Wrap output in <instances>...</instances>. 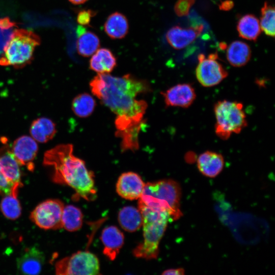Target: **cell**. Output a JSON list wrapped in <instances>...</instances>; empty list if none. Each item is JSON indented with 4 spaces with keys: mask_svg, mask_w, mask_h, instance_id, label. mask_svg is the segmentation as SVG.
Here are the masks:
<instances>
[{
    "mask_svg": "<svg viewBox=\"0 0 275 275\" xmlns=\"http://www.w3.org/2000/svg\"><path fill=\"white\" fill-rule=\"evenodd\" d=\"M129 23L127 17L123 14L115 12L111 14L104 24V31L111 39H120L128 34Z\"/></svg>",
    "mask_w": 275,
    "mask_h": 275,
    "instance_id": "obj_19",
    "label": "cell"
},
{
    "mask_svg": "<svg viewBox=\"0 0 275 275\" xmlns=\"http://www.w3.org/2000/svg\"><path fill=\"white\" fill-rule=\"evenodd\" d=\"M96 106L93 97L88 93H81L77 95L72 100L71 108L77 116L85 118L90 116Z\"/></svg>",
    "mask_w": 275,
    "mask_h": 275,
    "instance_id": "obj_26",
    "label": "cell"
},
{
    "mask_svg": "<svg viewBox=\"0 0 275 275\" xmlns=\"http://www.w3.org/2000/svg\"><path fill=\"white\" fill-rule=\"evenodd\" d=\"M90 86L92 93L116 115V135L141 129L147 104L136 97L150 90L147 81L129 74L116 77L98 73Z\"/></svg>",
    "mask_w": 275,
    "mask_h": 275,
    "instance_id": "obj_1",
    "label": "cell"
},
{
    "mask_svg": "<svg viewBox=\"0 0 275 275\" xmlns=\"http://www.w3.org/2000/svg\"><path fill=\"white\" fill-rule=\"evenodd\" d=\"M3 146L0 148V166L7 178L15 185L22 186L20 164L13 155L7 139H2Z\"/></svg>",
    "mask_w": 275,
    "mask_h": 275,
    "instance_id": "obj_15",
    "label": "cell"
},
{
    "mask_svg": "<svg viewBox=\"0 0 275 275\" xmlns=\"http://www.w3.org/2000/svg\"><path fill=\"white\" fill-rule=\"evenodd\" d=\"M181 195L178 182L171 179H162L145 183L138 202L152 209L166 211L172 221H176L182 215Z\"/></svg>",
    "mask_w": 275,
    "mask_h": 275,
    "instance_id": "obj_4",
    "label": "cell"
},
{
    "mask_svg": "<svg viewBox=\"0 0 275 275\" xmlns=\"http://www.w3.org/2000/svg\"><path fill=\"white\" fill-rule=\"evenodd\" d=\"M185 270L183 268H172L164 270L162 274L164 275H183Z\"/></svg>",
    "mask_w": 275,
    "mask_h": 275,
    "instance_id": "obj_32",
    "label": "cell"
},
{
    "mask_svg": "<svg viewBox=\"0 0 275 275\" xmlns=\"http://www.w3.org/2000/svg\"><path fill=\"white\" fill-rule=\"evenodd\" d=\"M117 65V59L112 51L106 48H99L91 57L89 67L98 73H109Z\"/></svg>",
    "mask_w": 275,
    "mask_h": 275,
    "instance_id": "obj_18",
    "label": "cell"
},
{
    "mask_svg": "<svg viewBox=\"0 0 275 275\" xmlns=\"http://www.w3.org/2000/svg\"><path fill=\"white\" fill-rule=\"evenodd\" d=\"M251 57V50L248 44L235 41L228 47L226 57L228 62L233 67H240L246 64Z\"/></svg>",
    "mask_w": 275,
    "mask_h": 275,
    "instance_id": "obj_22",
    "label": "cell"
},
{
    "mask_svg": "<svg viewBox=\"0 0 275 275\" xmlns=\"http://www.w3.org/2000/svg\"><path fill=\"white\" fill-rule=\"evenodd\" d=\"M100 239L103 245V254L110 260H115L124 244L123 233L114 226L106 227L101 232Z\"/></svg>",
    "mask_w": 275,
    "mask_h": 275,
    "instance_id": "obj_17",
    "label": "cell"
},
{
    "mask_svg": "<svg viewBox=\"0 0 275 275\" xmlns=\"http://www.w3.org/2000/svg\"><path fill=\"white\" fill-rule=\"evenodd\" d=\"M45 263L43 252L36 246L27 249L17 259L16 266L19 272L24 274H38Z\"/></svg>",
    "mask_w": 275,
    "mask_h": 275,
    "instance_id": "obj_14",
    "label": "cell"
},
{
    "mask_svg": "<svg viewBox=\"0 0 275 275\" xmlns=\"http://www.w3.org/2000/svg\"><path fill=\"white\" fill-rule=\"evenodd\" d=\"M21 186L14 184L7 178L0 166V195L18 194V189Z\"/></svg>",
    "mask_w": 275,
    "mask_h": 275,
    "instance_id": "obj_29",
    "label": "cell"
},
{
    "mask_svg": "<svg viewBox=\"0 0 275 275\" xmlns=\"http://www.w3.org/2000/svg\"><path fill=\"white\" fill-rule=\"evenodd\" d=\"M15 25L13 22H11L8 18L0 19V28L2 30H7Z\"/></svg>",
    "mask_w": 275,
    "mask_h": 275,
    "instance_id": "obj_33",
    "label": "cell"
},
{
    "mask_svg": "<svg viewBox=\"0 0 275 275\" xmlns=\"http://www.w3.org/2000/svg\"><path fill=\"white\" fill-rule=\"evenodd\" d=\"M64 207L61 200L47 199L38 205L32 211L30 219L37 226L44 230L61 229Z\"/></svg>",
    "mask_w": 275,
    "mask_h": 275,
    "instance_id": "obj_8",
    "label": "cell"
},
{
    "mask_svg": "<svg viewBox=\"0 0 275 275\" xmlns=\"http://www.w3.org/2000/svg\"><path fill=\"white\" fill-rule=\"evenodd\" d=\"M11 149L20 165L25 166L30 171H34V161L39 149L37 142L32 136L22 135L17 138Z\"/></svg>",
    "mask_w": 275,
    "mask_h": 275,
    "instance_id": "obj_11",
    "label": "cell"
},
{
    "mask_svg": "<svg viewBox=\"0 0 275 275\" xmlns=\"http://www.w3.org/2000/svg\"><path fill=\"white\" fill-rule=\"evenodd\" d=\"M161 94L167 107L187 108L196 98L195 89L189 83L177 84Z\"/></svg>",
    "mask_w": 275,
    "mask_h": 275,
    "instance_id": "obj_10",
    "label": "cell"
},
{
    "mask_svg": "<svg viewBox=\"0 0 275 275\" xmlns=\"http://www.w3.org/2000/svg\"><path fill=\"white\" fill-rule=\"evenodd\" d=\"M145 183L141 176L133 172L122 174L116 184V191L122 198L129 200L139 199L143 191Z\"/></svg>",
    "mask_w": 275,
    "mask_h": 275,
    "instance_id": "obj_13",
    "label": "cell"
},
{
    "mask_svg": "<svg viewBox=\"0 0 275 275\" xmlns=\"http://www.w3.org/2000/svg\"><path fill=\"white\" fill-rule=\"evenodd\" d=\"M43 164L53 169V181L73 189L79 197L92 201L97 197L93 174L85 161L73 154L71 144H61L45 152Z\"/></svg>",
    "mask_w": 275,
    "mask_h": 275,
    "instance_id": "obj_2",
    "label": "cell"
},
{
    "mask_svg": "<svg viewBox=\"0 0 275 275\" xmlns=\"http://www.w3.org/2000/svg\"><path fill=\"white\" fill-rule=\"evenodd\" d=\"M195 0H177L174 6V11L178 16L187 15Z\"/></svg>",
    "mask_w": 275,
    "mask_h": 275,
    "instance_id": "obj_30",
    "label": "cell"
},
{
    "mask_svg": "<svg viewBox=\"0 0 275 275\" xmlns=\"http://www.w3.org/2000/svg\"><path fill=\"white\" fill-rule=\"evenodd\" d=\"M260 28L267 36H274V7L268 2L264 3L261 9Z\"/></svg>",
    "mask_w": 275,
    "mask_h": 275,
    "instance_id": "obj_28",
    "label": "cell"
},
{
    "mask_svg": "<svg viewBox=\"0 0 275 275\" xmlns=\"http://www.w3.org/2000/svg\"><path fill=\"white\" fill-rule=\"evenodd\" d=\"M70 3L74 5H80L84 4L88 0H68Z\"/></svg>",
    "mask_w": 275,
    "mask_h": 275,
    "instance_id": "obj_35",
    "label": "cell"
},
{
    "mask_svg": "<svg viewBox=\"0 0 275 275\" xmlns=\"http://www.w3.org/2000/svg\"><path fill=\"white\" fill-rule=\"evenodd\" d=\"M96 15V12L92 10H80L77 16V22L82 26L88 25L92 19V18Z\"/></svg>",
    "mask_w": 275,
    "mask_h": 275,
    "instance_id": "obj_31",
    "label": "cell"
},
{
    "mask_svg": "<svg viewBox=\"0 0 275 275\" xmlns=\"http://www.w3.org/2000/svg\"><path fill=\"white\" fill-rule=\"evenodd\" d=\"M198 58L199 63L196 69V76L204 87L215 86L227 77V71L217 60V53L210 54L207 58L201 54Z\"/></svg>",
    "mask_w": 275,
    "mask_h": 275,
    "instance_id": "obj_9",
    "label": "cell"
},
{
    "mask_svg": "<svg viewBox=\"0 0 275 275\" xmlns=\"http://www.w3.org/2000/svg\"><path fill=\"white\" fill-rule=\"evenodd\" d=\"M18 194L4 196L0 203V209L7 218L14 220L20 216L21 207L17 198Z\"/></svg>",
    "mask_w": 275,
    "mask_h": 275,
    "instance_id": "obj_27",
    "label": "cell"
},
{
    "mask_svg": "<svg viewBox=\"0 0 275 275\" xmlns=\"http://www.w3.org/2000/svg\"><path fill=\"white\" fill-rule=\"evenodd\" d=\"M58 275H96L100 274L97 257L89 251H79L58 261L55 264Z\"/></svg>",
    "mask_w": 275,
    "mask_h": 275,
    "instance_id": "obj_7",
    "label": "cell"
},
{
    "mask_svg": "<svg viewBox=\"0 0 275 275\" xmlns=\"http://www.w3.org/2000/svg\"><path fill=\"white\" fill-rule=\"evenodd\" d=\"M234 6V3L232 1L227 0L222 2L219 7L221 10L224 11L230 10Z\"/></svg>",
    "mask_w": 275,
    "mask_h": 275,
    "instance_id": "obj_34",
    "label": "cell"
},
{
    "mask_svg": "<svg viewBox=\"0 0 275 275\" xmlns=\"http://www.w3.org/2000/svg\"><path fill=\"white\" fill-rule=\"evenodd\" d=\"M237 30L240 37L255 41L261 33L259 20L253 14H246L238 20Z\"/></svg>",
    "mask_w": 275,
    "mask_h": 275,
    "instance_id": "obj_24",
    "label": "cell"
},
{
    "mask_svg": "<svg viewBox=\"0 0 275 275\" xmlns=\"http://www.w3.org/2000/svg\"><path fill=\"white\" fill-rule=\"evenodd\" d=\"M83 214L79 208L72 205L64 206L62 216V227L68 231H76L81 228Z\"/></svg>",
    "mask_w": 275,
    "mask_h": 275,
    "instance_id": "obj_25",
    "label": "cell"
},
{
    "mask_svg": "<svg viewBox=\"0 0 275 275\" xmlns=\"http://www.w3.org/2000/svg\"><path fill=\"white\" fill-rule=\"evenodd\" d=\"M41 43L39 36L33 31L24 29L15 30L5 43L0 56V65L22 68L33 59L37 46Z\"/></svg>",
    "mask_w": 275,
    "mask_h": 275,
    "instance_id": "obj_5",
    "label": "cell"
},
{
    "mask_svg": "<svg viewBox=\"0 0 275 275\" xmlns=\"http://www.w3.org/2000/svg\"><path fill=\"white\" fill-rule=\"evenodd\" d=\"M203 29L202 24L188 28L174 26L166 33V40L173 48L181 49L194 42L201 34Z\"/></svg>",
    "mask_w": 275,
    "mask_h": 275,
    "instance_id": "obj_12",
    "label": "cell"
},
{
    "mask_svg": "<svg viewBox=\"0 0 275 275\" xmlns=\"http://www.w3.org/2000/svg\"><path fill=\"white\" fill-rule=\"evenodd\" d=\"M118 221L124 230L132 232L140 229L142 226V216L139 209L133 206L123 207L118 213Z\"/></svg>",
    "mask_w": 275,
    "mask_h": 275,
    "instance_id": "obj_23",
    "label": "cell"
},
{
    "mask_svg": "<svg viewBox=\"0 0 275 275\" xmlns=\"http://www.w3.org/2000/svg\"><path fill=\"white\" fill-rule=\"evenodd\" d=\"M197 166L199 171L203 176L213 178L222 172L225 166V159L222 154L208 150L199 155Z\"/></svg>",
    "mask_w": 275,
    "mask_h": 275,
    "instance_id": "obj_16",
    "label": "cell"
},
{
    "mask_svg": "<svg viewBox=\"0 0 275 275\" xmlns=\"http://www.w3.org/2000/svg\"><path fill=\"white\" fill-rule=\"evenodd\" d=\"M138 208L142 216L143 240L133 249V254L139 258L156 259L170 215L166 211L152 209L139 202Z\"/></svg>",
    "mask_w": 275,
    "mask_h": 275,
    "instance_id": "obj_3",
    "label": "cell"
},
{
    "mask_svg": "<svg viewBox=\"0 0 275 275\" xmlns=\"http://www.w3.org/2000/svg\"><path fill=\"white\" fill-rule=\"evenodd\" d=\"M30 132L31 136L36 141L45 143L54 136L57 129L56 124L50 119L40 117L31 123Z\"/></svg>",
    "mask_w": 275,
    "mask_h": 275,
    "instance_id": "obj_21",
    "label": "cell"
},
{
    "mask_svg": "<svg viewBox=\"0 0 275 275\" xmlns=\"http://www.w3.org/2000/svg\"><path fill=\"white\" fill-rule=\"evenodd\" d=\"M77 34L76 49L79 55L90 57L99 48L100 40L94 33L87 31L84 26L80 25L77 30Z\"/></svg>",
    "mask_w": 275,
    "mask_h": 275,
    "instance_id": "obj_20",
    "label": "cell"
},
{
    "mask_svg": "<svg viewBox=\"0 0 275 275\" xmlns=\"http://www.w3.org/2000/svg\"><path fill=\"white\" fill-rule=\"evenodd\" d=\"M215 133L221 140H226L233 134L239 133L248 125L246 115L241 102L219 100L214 105Z\"/></svg>",
    "mask_w": 275,
    "mask_h": 275,
    "instance_id": "obj_6",
    "label": "cell"
}]
</instances>
